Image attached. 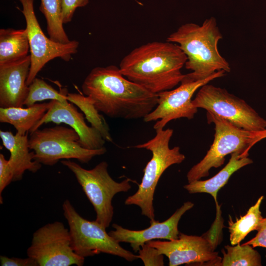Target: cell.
I'll use <instances>...</instances> for the list:
<instances>
[{"label":"cell","instance_id":"9c48e42d","mask_svg":"<svg viewBox=\"0 0 266 266\" xmlns=\"http://www.w3.org/2000/svg\"><path fill=\"white\" fill-rule=\"evenodd\" d=\"M192 103L194 107L204 109L245 130L258 133L266 129V120L244 100L224 88L205 84L199 89Z\"/></svg>","mask_w":266,"mask_h":266},{"label":"cell","instance_id":"83f0119b","mask_svg":"<svg viewBox=\"0 0 266 266\" xmlns=\"http://www.w3.org/2000/svg\"><path fill=\"white\" fill-rule=\"evenodd\" d=\"M63 24L70 22L76 9L86 6L89 0H60Z\"/></svg>","mask_w":266,"mask_h":266},{"label":"cell","instance_id":"8fae6325","mask_svg":"<svg viewBox=\"0 0 266 266\" xmlns=\"http://www.w3.org/2000/svg\"><path fill=\"white\" fill-rule=\"evenodd\" d=\"M18 0L23 7L21 12L25 18L30 45L31 63L27 80V84L29 86L50 61L60 58L65 61H69L71 55L77 53L79 42L76 40H70L68 43H62L47 37L36 17L34 0Z\"/></svg>","mask_w":266,"mask_h":266},{"label":"cell","instance_id":"f546056e","mask_svg":"<svg viewBox=\"0 0 266 266\" xmlns=\"http://www.w3.org/2000/svg\"><path fill=\"white\" fill-rule=\"evenodd\" d=\"M257 231L254 237L243 244L250 245L253 248L262 247L266 248V217L263 218Z\"/></svg>","mask_w":266,"mask_h":266},{"label":"cell","instance_id":"277c9868","mask_svg":"<svg viewBox=\"0 0 266 266\" xmlns=\"http://www.w3.org/2000/svg\"><path fill=\"white\" fill-rule=\"evenodd\" d=\"M156 132L153 138L133 146L149 150L152 155L144 168L143 176L137 191L125 201L126 205L139 206L141 214L150 221L155 220L154 195L161 176L170 166L180 164L185 159V155L181 153L178 146L169 147L170 140L173 133L172 129H159Z\"/></svg>","mask_w":266,"mask_h":266},{"label":"cell","instance_id":"d6986e66","mask_svg":"<svg viewBox=\"0 0 266 266\" xmlns=\"http://www.w3.org/2000/svg\"><path fill=\"white\" fill-rule=\"evenodd\" d=\"M51 105L48 102L35 103L23 107H0V122L12 125L17 133L25 135L32 132L44 116Z\"/></svg>","mask_w":266,"mask_h":266},{"label":"cell","instance_id":"30bf717a","mask_svg":"<svg viewBox=\"0 0 266 266\" xmlns=\"http://www.w3.org/2000/svg\"><path fill=\"white\" fill-rule=\"evenodd\" d=\"M27 254L38 266H82L85 260L73 250L69 229L57 221L42 226L33 233Z\"/></svg>","mask_w":266,"mask_h":266},{"label":"cell","instance_id":"3957f363","mask_svg":"<svg viewBox=\"0 0 266 266\" xmlns=\"http://www.w3.org/2000/svg\"><path fill=\"white\" fill-rule=\"evenodd\" d=\"M222 38L216 20L212 17L200 26L193 23L182 25L168 36L166 41L178 44L186 55L185 68L192 71L185 75L182 81L202 80L220 70L230 72L229 63L218 48Z\"/></svg>","mask_w":266,"mask_h":266},{"label":"cell","instance_id":"cb8c5ba5","mask_svg":"<svg viewBox=\"0 0 266 266\" xmlns=\"http://www.w3.org/2000/svg\"><path fill=\"white\" fill-rule=\"evenodd\" d=\"M222 250L223 258L220 266H261L262 259L259 253L248 244L239 243L231 246H225Z\"/></svg>","mask_w":266,"mask_h":266},{"label":"cell","instance_id":"7a4b0ae2","mask_svg":"<svg viewBox=\"0 0 266 266\" xmlns=\"http://www.w3.org/2000/svg\"><path fill=\"white\" fill-rule=\"evenodd\" d=\"M187 60L178 44L155 41L133 50L122 59L119 68L127 79L157 94L181 83Z\"/></svg>","mask_w":266,"mask_h":266},{"label":"cell","instance_id":"e0dca14e","mask_svg":"<svg viewBox=\"0 0 266 266\" xmlns=\"http://www.w3.org/2000/svg\"><path fill=\"white\" fill-rule=\"evenodd\" d=\"M0 137L3 146L10 152L8 162L13 172V181L21 180L26 170L35 173L40 169L41 164L34 160V152H30L28 133L13 134L0 130Z\"/></svg>","mask_w":266,"mask_h":266},{"label":"cell","instance_id":"ba28073f","mask_svg":"<svg viewBox=\"0 0 266 266\" xmlns=\"http://www.w3.org/2000/svg\"><path fill=\"white\" fill-rule=\"evenodd\" d=\"M208 123L215 125L213 142L205 156L188 172V183L209 175L211 168L222 166L229 154L239 152L249 155L254 146V133L240 128L229 121L207 112Z\"/></svg>","mask_w":266,"mask_h":266},{"label":"cell","instance_id":"8992f818","mask_svg":"<svg viewBox=\"0 0 266 266\" xmlns=\"http://www.w3.org/2000/svg\"><path fill=\"white\" fill-rule=\"evenodd\" d=\"M61 163L74 174L76 179L94 207L98 223L108 228L113 218L114 208L112 200L120 192H126L131 188V180L121 182L114 180L109 175L105 161H102L91 169H87L70 160Z\"/></svg>","mask_w":266,"mask_h":266},{"label":"cell","instance_id":"1f68e13d","mask_svg":"<svg viewBox=\"0 0 266 266\" xmlns=\"http://www.w3.org/2000/svg\"><path fill=\"white\" fill-rule=\"evenodd\" d=\"M266 138V129L263 131L254 133V145L262 139Z\"/></svg>","mask_w":266,"mask_h":266},{"label":"cell","instance_id":"ffe728a7","mask_svg":"<svg viewBox=\"0 0 266 266\" xmlns=\"http://www.w3.org/2000/svg\"><path fill=\"white\" fill-rule=\"evenodd\" d=\"M30 45L26 29L0 30V66L21 60L28 55Z\"/></svg>","mask_w":266,"mask_h":266},{"label":"cell","instance_id":"f1b7e54d","mask_svg":"<svg viewBox=\"0 0 266 266\" xmlns=\"http://www.w3.org/2000/svg\"><path fill=\"white\" fill-rule=\"evenodd\" d=\"M13 180V172L9 165L8 160L0 154V203H2V193L4 189Z\"/></svg>","mask_w":266,"mask_h":266},{"label":"cell","instance_id":"5b68a950","mask_svg":"<svg viewBox=\"0 0 266 266\" xmlns=\"http://www.w3.org/2000/svg\"><path fill=\"white\" fill-rule=\"evenodd\" d=\"M79 140V136L74 129L57 125L38 129L30 133L29 146L34 152V160L49 166L55 165L61 160L71 159L88 163L94 157L106 152L104 147L98 149L85 148Z\"/></svg>","mask_w":266,"mask_h":266},{"label":"cell","instance_id":"7402d4cb","mask_svg":"<svg viewBox=\"0 0 266 266\" xmlns=\"http://www.w3.org/2000/svg\"><path fill=\"white\" fill-rule=\"evenodd\" d=\"M66 99L80 109L91 126L96 129L105 141L113 142L108 124L103 116L99 114V111L89 97L77 93H67Z\"/></svg>","mask_w":266,"mask_h":266},{"label":"cell","instance_id":"9a60e30c","mask_svg":"<svg viewBox=\"0 0 266 266\" xmlns=\"http://www.w3.org/2000/svg\"><path fill=\"white\" fill-rule=\"evenodd\" d=\"M85 119L83 113L68 101L63 103L51 100L49 109L30 133L45 123H64L77 132L80 137L79 143L83 147L88 149L103 147L106 141L96 129L86 124Z\"/></svg>","mask_w":266,"mask_h":266},{"label":"cell","instance_id":"4fadbf2b","mask_svg":"<svg viewBox=\"0 0 266 266\" xmlns=\"http://www.w3.org/2000/svg\"><path fill=\"white\" fill-rule=\"evenodd\" d=\"M166 256L169 266L183 264L220 266L222 258L213 251L201 236L189 235L180 233L178 238L172 240H152L146 242Z\"/></svg>","mask_w":266,"mask_h":266},{"label":"cell","instance_id":"2e32d148","mask_svg":"<svg viewBox=\"0 0 266 266\" xmlns=\"http://www.w3.org/2000/svg\"><path fill=\"white\" fill-rule=\"evenodd\" d=\"M30 55L19 61L0 66V107H23L29 93L27 80Z\"/></svg>","mask_w":266,"mask_h":266},{"label":"cell","instance_id":"4dcf8cb0","mask_svg":"<svg viewBox=\"0 0 266 266\" xmlns=\"http://www.w3.org/2000/svg\"><path fill=\"white\" fill-rule=\"evenodd\" d=\"M0 262L1 266H38L36 262L29 257L19 258L0 256Z\"/></svg>","mask_w":266,"mask_h":266},{"label":"cell","instance_id":"5bb4252c","mask_svg":"<svg viewBox=\"0 0 266 266\" xmlns=\"http://www.w3.org/2000/svg\"><path fill=\"white\" fill-rule=\"evenodd\" d=\"M194 205L191 201H186L167 220L162 222L155 220L150 221V226L144 230H131L113 224L112 227L115 230L108 233L119 243H130L133 251L137 252L143 245L149 241L155 239L172 240L178 238L180 233L178 229L180 219Z\"/></svg>","mask_w":266,"mask_h":266},{"label":"cell","instance_id":"44dd1931","mask_svg":"<svg viewBox=\"0 0 266 266\" xmlns=\"http://www.w3.org/2000/svg\"><path fill=\"white\" fill-rule=\"evenodd\" d=\"M264 198L263 196L259 197L256 202L249 208L246 214L241 216L239 219L236 218L235 222L230 216L228 229L230 234V240L232 245L240 243L251 232L257 231L263 219L260 206Z\"/></svg>","mask_w":266,"mask_h":266},{"label":"cell","instance_id":"d4e9b609","mask_svg":"<svg viewBox=\"0 0 266 266\" xmlns=\"http://www.w3.org/2000/svg\"><path fill=\"white\" fill-rule=\"evenodd\" d=\"M66 89L58 92L41 79L35 77L29 85L28 96L24 102L27 107L32 106L37 102L45 100H56L61 102H66Z\"/></svg>","mask_w":266,"mask_h":266},{"label":"cell","instance_id":"6da1fadb","mask_svg":"<svg viewBox=\"0 0 266 266\" xmlns=\"http://www.w3.org/2000/svg\"><path fill=\"white\" fill-rule=\"evenodd\" d=\"M82 90L99 112L111 118L143 119L158 104L157 94L127 79L114 65L92 69Z\"/></svg>","mask_w":266,"mask_h":266},{"label":"cell","instance_id":"484cf974","mask_svg":"<svg viewBox=\"0 0 266 266\" xmlns=\"http://www.w3.org/2000/svg\"><path fill=\"white\" fill-rule=\"evenodd\" d=\"M216 214L215 219L212 223L210 229L201 236L208 243L213 251H215L217 246L219 245L223 238V229L225 227L224 220L222 216L221 205L217 201V199L214 200Z\"/></svg>","mask_w":266,"mask_h":266},{"label":"cell","instance_id":"4316f807","mask_svg":"<svg viewBox=\"0 0 266 266\" xmlns=\"http://www.w3.org/2000/svg\"><path fill=\"white\" fill-rule=\"evenodd\" d=\"M138 258L145 266H163L164 265V255L156 248L147 243L143 245L138 250Z\"/></svg>","mask_w":266,"mask_h":266},{"label":"cell","instance_id":"7c38bea8","mask_svg":"<svg viewBox=\"0 0 266 266\" xmlns=\"http://www.w3.org/2000/svg\"><path fill=\"white\" fill-rule=\"evenodd\" d=\"M225 75L224 70H220L205 79L195 82L181 81L176 88L157 94L158 104L143 118L144 121H156L153 128L158 130L164 129L168 123L173 120L181 118L193 119L198 109L192 103V98L194 93L203 85Z\"/></svg>","mask_w":266,"mask_h":266},{"label":"cell","instance_id":"603a6c76","mask_svg":"<svg viewBox=\"0 0 266 266\" xmlns=\"http://www.w3.org/2000/svg\"><path fill=\"white\" fill-rule=\"evenodd\" d=\"M39 10L46 20L49 38L57 42H69L63 26L60 0H41Z\"/></svg>","mask_w":266,"mask_h":266},{"label":"cell","instance_id":"52a82bcc","mask_svg":"<svg viewBox=\"0 0 266 266\" xmlns=\"http://www.w3.org/2000/svg\"><path fill=\"white\" fill-rule=\"evenodd\" d=\"M62 208L69 227L71 246L78 255L85 258L103 253L130 262L138 259V255L121 246L106 232V228L97 221H89L82 217L69 200H65Z\"/></svg>","mask_w":266,"mask_h":266},{"label":"cell","instance_id":"ac0fdd59","mask_svg":"<svg viewBox=\"0 0 266 266\" xmlns=\"http://www.w3.org/2000/svg\"><path fill=\"white\" fill-rule=\"evenodd\" d=\"M248 156L239 152L233 153L228 163L214 176L205 180L193 181L184 185V188L190 194L207 193L214 200H217L218 192L227 184L232 174L253 163Z\"/></svg>","mask_w":266,"mask_h":266}]
</instances>
